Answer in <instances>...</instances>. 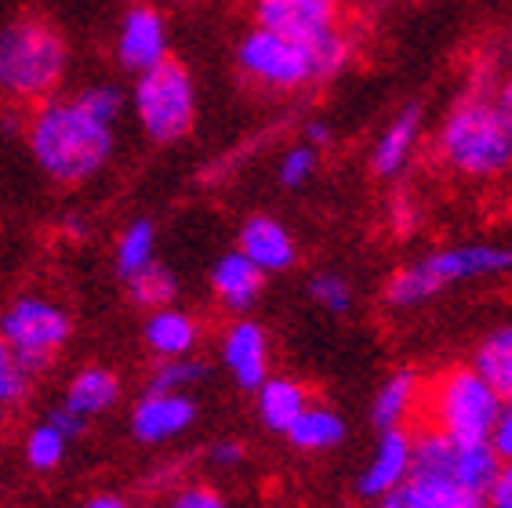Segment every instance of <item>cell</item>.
Returning <instances> with one entry per match:
<instances>
[{"label": "cell", "instance_id": "obj_11", "mask_svg": "<svg viewBox=\"0 0 512 508\" xmlns=\"http://www.w3.org/2000/svg\"><path fill=\"white\" fill-rule=\"evenodd\" d=\"M193 421H197V400L189 392L146 389L142 400L131 407V436L142 447H164L193 429Z\"/></svg>", "mask_w": 512, "mask_h": 508}, {"label": "cell", "instance_id": "obj_5", "mask_svg": "<svg viewBox=\"0 0 512 508\" xmlns=\"http://www.w3.org/2000/svg\"><path fill=\"white\" fill-rule=\"evenodd\" d=\"M512 273V247L505 244H454L440 247L436 254H425L422 262L404 265L400 273L389 276L385 302L393 309H414L429 302L451 284L483 280V276Z\"/></svg>", "mask_w": 512, "mask_h": 508}, {"label": "cell", "instance_id": "obj_38", "mask_svg": "<svg viewBox=\"0 0 512 508\" xmlns=\"http://www.w3.org/2000/svg\"><path fill=\"white\" fill-rule=\"evenodd\" d=\"M306 142L313 149H324L327 142H331V127H327L324 120H313V124H306Z\"/></svg>", "mask_w": 512, "mask_h": 508}, {"label": "cell", "instance_id": "obj_7", "mask_svg": "<svg viewBox=\"0 0 512 508\" xmlns=\"http://www.w3.org/2000/svg\"><path fill=\"white\" fill-rule=\"evenodd\" d=\"M73 338V316L48 294H19L0 309V342L26 374H44Z\"/></svg>", "mask_w": 512, "mask_h": 508}, {"label": "cell", "instance_id": "obj_31", "mask_svg": "<svg viewBox=\"0 0 512 508\" xmlns=\"http://www.w3.org/2000/svg\"><path fill=\"white\" fill-rule=\"evenodd\" d=\"M316 167H320V149H313L309 142H298V146H291L284 157H280L276 178H280L284 189H302L309 178L316 175Z\"/></svg>", "mask_w": 512, "mask_h": 508}, {"label": "cell", "instance_id": "obj_28", "mask_svg": "<svg viewBox=\"0 0 512 508\" xmlns=\"http://www.w3.org/2000/svg\"><path fill=\"white\" fill-rule=\"evenodd\" d=\"M207 374V367L197 356H178V360H157L153 374H149L146 389L157 392H189L193 385H200Z\"/></svg>", "mask_w": 512, "mask_h": 508}, {"label": "cell", "instance_id": "obj_25", "mask_svg": "<svg viewBox=\"0 0 512 508\" xmlns=\"http://www.w3.org/2000/svg\"><path fill=\"white\" fill-rule=\"evenodd\" d=\"M149 262H157V225L149 222V218H138V222H131L128 229L117 236L113 269H117L120 280H128L138 269H146Z\"/></svg>", "mask_w": 512, "mask_h": 508}, {"label": "cell", "instance_id": "obj_15", "mask_svg": "<svg viewBox=\"0 0 512 508\" xmlns=\"http://www.w3.org/2000/svg\"><path fill=\"white\" fill-rule=\"evenodd\" d=\"M237 251L247 262H255L262 273H287L298 262V244L291 229L273 215H251L240 225Z\"/></svg>", "mask_w": 512, "mask_h": 508}, {"label": "cell", "instance_id": "obj_27", "mask_svg": "<svg viewBox=\"0 0 512 508\" xmlns=\"http://www.w3.org/2000/svg\"><path fill=\"white\" fill-rule=\"evenodd\" d=\"M124 284H128L131 302H135L138 309H146V313H153V309H164V305H175V298H178L175 273H171L168 265H160V262H149L146 269H138L135 276H128Z\"/></svg>", "mask_w": 512, "mask_h": 508}, {"label": "cell", "instance_id": "obj_35", "mask_svg": "<svg viewBox=\"0 0 512 508\" xmlns=\"http://www.w3.org/2000/svg\"><path fill=\"white\" fill-rule=\"evenodd\" d=\"M483 501H487V508H512V461H502V469H498Z\"/></svg>", "mask_w": 512, "mask_h": 508}, {"label": "cell", "instance_id": "obj_37", "mask_svg": "<svg viewBox=\"0 0 512 508\" xmlns=\"http://www.w3.org/2000/svg\"><path fill=\"white\" fill-rule=\"evenodd\" d=\"M393 222H396V229H404V233H411L414 225H418V211L411 207V200H407V196H400V200H396Z\"/></svg>", "mask_w": 512, "mask_h": 508}, {"label": "cell", "instance_id": "obj_26", "mask_svg": "<svg viewBox=\"0 0 512 508\" xmlns=\"http://www.w3.org/2000/svg\"><path fill=\"white\" fill-rule=\"evenodd\" d=\"M69 436L62 425H55L51 418L37 421L30 432H26V443H22V454H26V465L33 472H55L66 461V450H69Z\"/></svg>", "mask_w": 512, "mask_h": 508}, {"label": "cell", "instance_id": "obj_36", "mask_svg": "<svg viewBox=\"0 0 512 508\" xmlns=\"http://www.w3.org/2000/svg\"><path fill=\"white\" fill-rule=\"evenodd\" d=\"M207 458L215 469H237L240 461H244V443L240 440H218L215 447L207 450Z\"/></svg>", "mask_w": 512, "mask_h": 508}, {"label": "cell", "instance_id": "obj_21", "mask_svg": "<svg viewBox=\"0 0 512 508\" xmlns=\"http://www.w3.org/2000/svg\"><path fill=\"white\" fill-rule=\"evenodd\" d=\"M255 396H258V421H262L269 432H276V436H284V432L295 425L298 414L313 403V396H309V389L302 381L273 378V374L258 385Z\"/></svg>", "mask_w": 512, "mask_h": 508}, {"label": "cell", "instance_id": "obj_8", "mask_svg": "<svg viewBox=\"0 0 512 508\" xmlns=\"http://www.w3.org/2000/svg\"><path fill=\"white\" fill-rule=\"evenodd\" d=\"M131 113L149 142L171 146L186 138L197 120V88L189 69L175 59H164L160 66L146 69L135 77L131 88Z\"/></svg>", "mask_w": 512, "mask_h": 508}, {"label": "cell", "instance_id": "obj_30", "mask_svg": "<svg viewBox=\"0 0 512 508\" xmlns=\"http://www.w3.org/2000/svg\"><path fill=\"white\" fill-rule=\"evenodd\" d=\"M309 298H313L324 313L345 316L353 309V284L338 273H316L313 284H309Z\"/></svg>", "mask_w": 512, "mask_h": 508}, {"label": "cell", "instance_id": "obj_12", "mask_svg": "<svg viewBox=\"0 0 512 508\" xmlns=\"http://www.w3.org/2000/svg\"><path fill=\"white\" fill-rule=\"evenodd\" d=\"M255 26L291 40H316L338 30V0H255Z\"/></svg>", "mask_w": 512, "mask_h": 508}, {"label": "cell", "instance_id": "obj_1", "mask_svg": "<svg viewBox=\"0 0 512 508\" xmlns=\"http://www.w3.org/2000/svg\"><path fill=\"white\" fill-rule=\"evenodd\" d=\"M113 127L95 117L77 95H55L30 109L26 117V146L30 157L51 182L84 186L113 157Z\"/></svg>", "mask_w": 512, "mask_h": 508}, {"label": "cell", "instance_id": "obj_6", "mask_svg": "<svg viewBox=\"0 0 512 508\" xmlns=\"http://www.w3.org/2000/svg\"><path fill=\"white\" fill-rule=\"evenodd\" d=\"M429 429H440L458 440H491V429L502 411V396L476 374V367H447L422 389Z\"/></svg>", "mask_w": 512, "mask_h": 508}, {"label": "cell", "instance_id": "obj_33", "mask_svg": "<svg viewBox=\"0 0 512 508\" xmlns=\"http://www.w3.org/2000/svg\"><path fill=\"white\" fill-rule=\"evenodd\" d=\"M168 508H229V501L211 483H178Z\"/></svg>", "mask_w": 512, "mask_h": 508}, {"label": "cell", "instance_id": "obj_20", "mask_svg": "<svg viewBox=\"0 0 512 508\" xmlns=\"http://www.w3.org/2000/svg\"><path fill=\"white\" fill-rule=\"evenodd\" d=\"M371 508H487V501L451 487L444 479L411 472V479H404L393 494L371 501Z\"/></svg>", "mask_w": 512, "mask_h": 508}, {"label": "cell", "instance_id": "obj_14", "mask_svg": "<svg viewBox=\"0 0 512 508\" xmlns=\"http://www.w3.org/2000/svg\"><path fill=\"white\" fill-rule=\"evenodd\" d=\"M222 367L240 389L255 392L269 378V334L255 320H233L222 331Z\"/></svg>", "mask_w": 512, "mask_h": 508}, {"label": "cell", "instance_id": "obj_18", "mask_svg": "<svg viewBox=\"0 0 512 508\" xmlns=\"http://www.w3.org/2000/svg\"><path fill=\"white\" fill-rule=\"evenodd\" d=\"M418 142H422V109L407 106V109H400V113L389 120V127L378 135L375 153H371V171H375L378 178H396L411 164Z\"/></svg>", "mask_w": 512, "mask_h": 508}, {"label": "cell", "instance_id": "obj_2", "mask_svg": "<svg viewBox=\"0 0 512 508\" xmlns=\"http://www.w3.org/2000/svg\"><path fill=\"white\" fill-rule=\"evenodd\" d=\"M349 37L331 30L316 40H291L251 26L237 44V66L251 84L266 91H298L306 84L338 77L349 66Z\"/></svg>", "mask_w": 512, "mask_h": 508}, {"label": "cell", "instance_id": "obj_19", "mask_svg": "<svg viewBox=\"0 0 512 508\" xmlns=\"http://www.w3.org/2000/svg\"><path fill=\"white\" fill-rule=\"evenodd\" d=\"M120 400V378L102 363H91V367H80L66 385V400H62V411H69L73 418L88 421L99 418V414L113 411Z\"/></svg>", "mask_w": 512, "mask_h": 508}, {"label": "cell", "instance_id": "obj_32", "mask_svg": "<svg viewBox=\"0 0 512 508\" xmlns=\"http://www.w3.org/2000/svg\"><path fill=\"white\" fill-rule=\"evenodd\" d=\"M77 98L106 124H117L120 113H124V91L117 84H88V88L77 91Z\"/></svg>", "mask_w": 512, "mask_h": 508}, {"label": "cell", "instance_id": "obj_40", "mask_svg": "<svg viewBox=\"0 0 512 508\" xmlns=\"http://www.w3.org/2000/svg\"><path fill=\"white\" fill-rule=\"evenodd\" d=\"M175 476H178V465H164V469L149 472V483H153V487H178Z\"/></svg>", "mask_w": 512, "mask_h": 508}, {"label": "cell", "instance_id": "obj_29", "mask_svg": "<svg viewBox=\"0 0 512 508\" xmlns=\"http://www.w3.org/2000/svg\"><path fill=\"white\" fill-rule=\"evenodd\" d=\"M30 381H33V374H26V367H22V363L4 349V342H0V414H4V418L30 396Z\"/></svg>", "mask_w": 512, "mask_h": 508}, {"label": "cell", "instance_id": "obj_10", "mask_svg": "<svg viewBox=\"0 0 512 508\" xmlns=\"http://www.w3.org/2000/svg\"><path fill=\"white\" fill-rule=\"evenodd\" d=\"M171 40H168V22L160 15L153 4H131L124 15H120V26H117V62L128 73H146V69L160 66L168 55Z\"/></svg>", "mask_w": 512, "mask_h": 508}, {"label": "cell", "instance_id": "obj_16", "mask_svg": "<svg viewBox=\"0 0 512 508\" xmlns=\"http://www.w3.org/2000/svg\"><path fill=\"white\" fill-rule=\"evenodd\" d=\"M266 291V273L255 262H247L240 251H226L211 265V294L229 313H247Z\"/></svg>", "mask_w": 512, "mask_h": 508}, {"label": "cell", "instance_id": "obj_24", "mask_svg": "<svg viewBox=\"0 0 512 508\" xmlns=\"http://www.w3.org/2000/svg\"><path fill=\"white\" fill-rule=\"evenodd\" d=\"M473 367H476V374L502 396V403L512 400V323L494 327V331L476 345Z\"/></svg>", "mask_w": 512, "mask_h": 508}, {"label": "cell", "instance_id": "obj_17", "mask_svg": "<svg viewBox=\"0 0 512 508\" xmlns=\"http://www.w3.org/2000/svg\"><path fill=\"white\" fill-rule=\"evenodd\" d=\"M200 320L178 305H164V309H153L142 323V342L146 349L157 356V360H178V356H193L200 345Z\"/></svg>", "mask_w": 512, "mask_h": 508}, {"label": "cell", "instance_id": "obj_39", "mask_svg": "<svg viewBox=\"0 0 512 508\" xmlns=\"http://www.w3.org/2000/svg\"><path fill=\"white\" fill-rule=\"evenodd\" d=\"M80 508H135L128 498H120V494H95V498H88Z\"/></svg>", "mask_w": 512, "mask_h": 508}, {"label": "cell", "instance_id": "obj_23", "mask_svg": "<svg viewBox=\"0 0 512 508\" xmlns=\"http://www.w3.org/2000/svg\"><path fill=\"white\" fill-rule=\"evenodd\" d=\"M345 418L324 403H309L306 411L298 414L295 425L284 432L291 447L306 450V454H324V450H335L345 440Z\"/></svg>", "mask_w": 512, "mask_h": 508}, {"label": "cell", "instance_id": "obj_42", "mask_svg": "<svg viewBox=\"0 0 512 508\" xmlns=\"http://www.w3.org/2000/svg\"><path fill=\"white\" fill-rule=\"evenodd\" d=\"M0 432H4V414H0Z\"/></svg>", "mask_w": 512, "mask_h": 508}, {"label": "cell", "instance_id": "obj_9", "mask_svg": "<svg viewBox=\"0 0 512 508\" xmlns=\"http://www.w3.org/2000/svg\"><path fill=\"white\" fill-rule=\"evenodd\" d=\"M502 458L494 454L491 440H458L440 429H425L414 440V472L418 476L444 479L451 487L487 498Z\"/></svg>", "mask_w": 512, "mask_h": 508}, {"label": "cell", "instance_id": "obj_3", "mask_svg": "<svg viewBox=\"0 0 512 508\" xmlns=\"http://www.w3.org/2000/svg\"><path fill=\"white\" fill-rule=\"evenodd\" d=\"M69 69V44L55 22L19 15L0 26V98L33 109L59 95Z\"/></svg>", "mask_w": 512, "mask_h": 508}, {"label": "cell", "instance_id": "obj_34", "mask_svg": "<svg viewBox=\"0 0 512 508\" xmlns=\"http://www.w3.org/2000/svg\"><path fill=\"white\" fill-rule=\"evenodd\" d=\"M491 447L502 461H512V400L502 403V411H498V421L491 429Z\"/></svg>", "mask_w": 512, "mask_h": 508}, {"label": "cell", "instance_id": "obj_13", "mask_svg": "<svg viewBox=\"0 0 512 508\" xmlns=\"http://www.w3.org/2000/svg\"><path fill=\"white\" fill-rule=\"evenodd\" d=\"M411 472H414V436L407 429H385L378 436L375 450H371V461L356 476V494L364 501H378L385 494H393L404 479H411Z\"/></svg>", "mask_w": 512, "mask_h": 508}, {"label": "cell", "instance_id": "obj_22", "mask_svg": "<svg viewBox=\"0 0 512 508\" xmlns=\"http://www.w3.org/2000/svg\"><path fill=\"white\" fill-rule=\"evenodd\" d=\"M425 381L414 371H396L389 381H382V389L375 392V403H371V421L378 429H407L411 414L418 411L422 403Z\"/></svg>", "mask_w": 512, "mask_h": 508}, {"label": "cell", "instance_id": "obj_4", "mask_svg": "<svg viewBox=\"0 0 512 508\" xmlns=\"http://www.w3.org/2000/svg\"><path fill=\"white\" fill-rule=\"evenodd\" d=\"M436 149L451 171L487 182L512 167V124L487 95H465L447 113Z\"/></svg>", "mask_w": 512, "mask_h": 508}, {"label": "cell", "instance_id": "obj_41", "mask_svg": "<svg viewBox=\"0 0 512 508\" xmlns=\"http://www.w3.org/2000/svg\"><path fill=\"white\" fill-rule=\"evenodd\" d=\"M498 109L505 113V120L512 124V77L502 84V91H498Z\"/></svg>", "mask_w": 512, "mask_h": 508}]
</instances>
